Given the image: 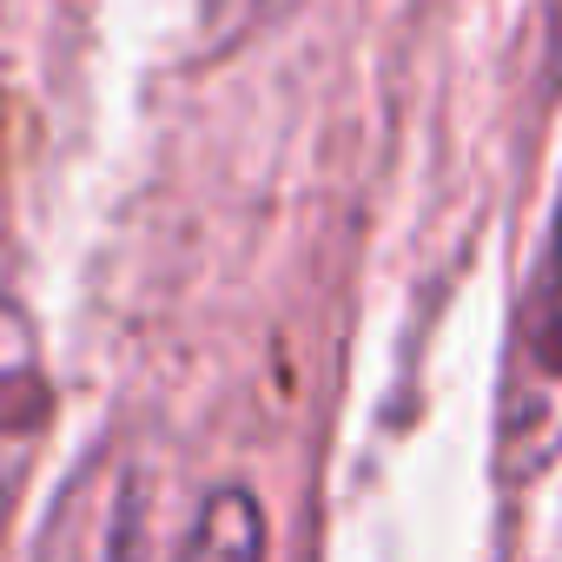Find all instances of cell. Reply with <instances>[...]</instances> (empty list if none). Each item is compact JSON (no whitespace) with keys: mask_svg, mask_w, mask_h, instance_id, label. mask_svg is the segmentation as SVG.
Wrapping results in <instances>:
<instances>
[{"mask_svg":"<svg viewBox=\"0 0 562 562\" xmlns=\"http://www.w3.org/2000/svg\"><path fill=\"white\" fill-rule=\"evenodd\" d=\"M562 457V199L522 292L503 391H496V476L516 490Z\"/></svg>","mask_w":562,"mask_h":562,"instance_id":"6da1fadb","label":"cell"},{"mask_svg":"<svg viewBox=\"0 0 562 562\" xmlns=\"http://www.w3.org/2000/svg\"><path fill=\"white\" fill-rule=\"evenodd\" d=\"M54 430V378L41 358V331L27 318V305L14 299V285L0 278V529H8L21 483L41 457Z\"/></svg>","mask_w":562,"mask_h":562,"instance_id":"7a4b0ae2","label":"cell"},{"mask_svg":"<svg viewBox=\"0 0 562 562\" xmlns=\"http://www.w3.org/2000/svg\"><path fill=\"white\" fill-rule=\"evenodd\" d=\"M179 562H265V516L245 490H212Z\"/></svg>","mask_w":562,"mask_h":562,"instance_id":"277c9868","label":"cell"},{"mask_svg":"<svg viewBox=\"0 0 562 562\" xmlns=\"http://www.w3.org/2000/svg\"><path fill=\"white\" fill-rule=\"evenodd\" d=\"M258 14H271V0H205V27H212V34H238V27H251Z\"/></svg>","mask_w":562,"mask_h":562,"instance_id":"5b68a950","label":"cell"},{"mask_svg":"<svg viewBox=\"0 0 562 562\" xmlns=\"http://www.w3.org/2000/svg\"><path fill=\"white\" fill-rule=\"evenodd\" d=\"M34 562H139V483L126 457L100 450L74 470Z\"/></svg>","mask_w":562,"mask_h":562,"instance_id":"3957f363","label":"cell"}]
</instances>
